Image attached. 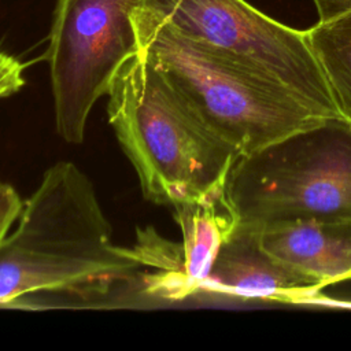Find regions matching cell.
<instances>
[{
	"label": "cell",
	"instance_id": "8",
	"mask_svg": "<svg viewBox=\"0 0 351 351\" xmlns=\"http://www.w3.org/2000/svg\"><path fill=\"white\" fill-rule=\"evenodd\" d=\"M256 232L269 254L322 287L351 278V219L295 222Z\"/></svg>",
	"mask_w": 351,
	"mask_h": 351
},
{
	"label": "cell",
	"instance_id": "5",
	"mask_svg": "<svg viewBox=\"0 0 351 351\" xmlns=\"http://www.w3.org/2000/svg\"><path fill=\"white\" fill-rule=\"evenodd\" d=\"M144 0H56L47 59L55 128L81 144L89 114L121 64L138 52L133 10Z\"/></svg>",
	"mask_w": 351,
	"mask_h": 351
},
{
	"label": "cell",
	"instance_id": "7",
	"mask_svg": "<svg viewBox=\"0 0 351 351\" xmlns=\"http://www.w3.org/2000/svg\"><path fill=\"white\" fill-rule=\"evenodd\" d=\"M322 288L317 280L269 254L256 230L234 226L221 244L200 292L306 303Z\"/></svg>",
	"mask_w": 351,
	"mask_h": 351
},
{
	"label": "cell",
	"instance_id": "13",
	"mask_svg": "<svg viewBox=\"0 0 351 351\" xmlns=\"http://www.w3.org/2000/svg\"><path fill=\"white\" fill-rule=\"evenodd\" d=\"M313 3L317 10L318 21H328L351 12V0H313Z\"/></svg>",
	"mask_w": 351,
	"mask_h": 351
},
{
	"label": "cell",
	"instance_id": "12",
	"mask_svg": "<svg viewBox=\"0 0 351 351\" xmlns=\"http://www.w3.org/2000/svg\"><path fill=\"white\" fill-rule=\"evenodd\" d=\"M25 66L14 56L0 51V99L8 97L25 85Z\"/></svg>",
	"mask_w": 351,
	"mask_h": 351
},
{
	"label": "cell",
	"instance_id": "10",
	"mask_svg": "<svg viewBox=\"0 0 351 351\" xmlns=\"http://www.w3.org/2000/svg\"><path fill=\"white\" fill-rule=\"evenodd\" d=\"M343 117L351 122V12L306 29Z\"/></svg>",
	"mask_w": 351,
	"mask_h": 351
},
{
	"label": "cell",
	"instance_id": "3",
	"mask_svg": "<svg viewBox=\"0 0 351 351\" xmlns=\"http://www.w3.org/2000/svg\"><path fill=\"white\" fill-rule=\"evenodd\" d=\"M132 19L140 51L240 155L330 119L265 71L182 34L145 7Z\"/></svg>",
	"mask_w": 351,
	"mask_h": 351
},
{
	"label": "cell",
	"instance_id": "4",
	"mask_svg": "<svg viewBox=\"0 0 351 351\" xmlns=\"http://www.w3.org/2000/svg\"><path fill=\"white\" fill-rule=\"evenodd\" d=\"M223 199L234 226L251 230L351 219V122L326 119L240 155Z\"/></svg>",
	"mask_w": 351,
	"mask_h": 351
},
{
	"label": "cell",
	"instance_id": "1",
	"mask_svg": "<svg viewBox=\"0 0 351 351\" xmlns=\"http://www.w3.org/2000/svg\"><path fill=\"white\" fill-rule=\"evenodd\" d=\"M111 233L89 177L73 162H56L0 243V307L40 292L103 295L134 280L145 265Z\"/></svg>",
	"mask_w": 351,
	"mask_h": 351
},
{
	"label": "cell",
	"instance_id": "9",
	"mask_svg": "<svg viewBox=\"0 0 351 351\" xmlns=\"http://www.w3.org/2000/svg\"><path fill=\"white\" fill-rule=\"evenodd\" d=\"M173 217L182 233L181 273L176 299H184L200 292L221 244L234 228V219L223 193L176 204Z\"/></svg>",
	"mask_w": 351,
	"mask_h": 351
},
{
	"label": "cell",
	"instance_id": "11",
	"mask_svg": "<svg viewBox=\"0 0 351 351\" xmlns=\"http://www.w3.org/2000/svg\"><path fill=\"white\" fill-rule=\"evenodd\" d=\"M23 202L16 189L5 182H0V243L7 237L14 222L18 221Z\"/></svg>",
	"mask_w": 351,
	"mask_h": 351
},
{
	"label": "cell",
	"instance_id": "2",
	"mask_svg": "<svg viewBox=\"0 0 351 351\" xmlns=\"http://www.w3.org/2000/svg\"><path fill=\"white\" fill-rule=\"evenodd\" d=\"M106 96L108 122L147 200L173 207L223 193L240 152L143 51L121 64Z\"/></svg>",
	"mask_w": 351,
	"mask_h": 351
},
{
	"label": "cell",
	"instance_id": "6",
	"mask_svg": "<svg viewBox=\"0 0 351 351\" xmlns=\"http://www.w3.org/2000/svg\"><path fill=\"white\" fill-rule=\"evenodd\" d=\"M143 7L182 34L265 71L324 117L346 119L306 30L281 23L245 0H144Z\"/></svg>",
	"mask_w": 351,
	"mask_h": 351
}]
</instances>
